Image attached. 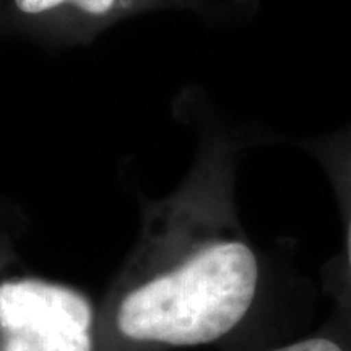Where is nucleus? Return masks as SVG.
Here are the masks:
<instances>
[{"label": "nucleus", "instance_id": "nucleus-3", "mask_svg": "<svg viewBox=\"0 0 351 351\" xmlns=\"http://www.w3.org/2000/svg\"><path fill=\"white\" fill-rule=\"evenodd\" d=\"M7 3L8 15L19 28L60 43L90 41L132 15L178 7L174 0H7Z\"/></svg>", "mask_w": 351, "mask_h": 351}, {"label": "nucleus", "instance_id": "nucleus-5", "mask_svg": "<svg viewBox=\"0 0 351 351\" xmlns=\"http://www.w3.org/2000/svg\"><path fill=\"white\" fill-rule=\"evenodd\" d=\"M261 351H351V314L333 307L322 326Z\"/></svg>", "mask_w": 351, "mask_h": 351}, {"label": "nucleus", "instance_id": "nucleus-1", "mask_svg": "<svg viewBox=\"0 0 351 351\" xmlns=\"http://www.w3.org/2000/svg\"><path fill=\"white\" fill-rule=\"evenodd\" d=\"M238 153L234 140L210 138L184 186L148 208L143 243L114 304L125 345L261 351L296 337L306 322L311 285L241 225Z\"/></svg>", "mask_w": 351, "mask_h": 351}, {"label": "nucleus", "instance_id": "nucleus-2", "mask_svg": "<svg viewBox=\"0 0 351 351\" xmlns=\"http://www.w3.org/2000/svg\"><path fill=\"white\" fill-rule=\"evenodd\" d=\"M0 351H93V307L77 289L38 278L0 283Z\"/></svg>", "mask_w": 351, "mask_h": 351}, {"label": "nucleus", "instance_id": "nucleus-4", "mask_svg": "<svg viewBox=\"0 0 351 351\" xmlns=\"http://www.w3.org/2000/svg\"><path fill=\"white\" fill-rule=\"evenodd\" d=\"M302 147L330 179L343 221V249L322 267L324 291L333 307L351 314V125L326 137L307 140Z\"/></svg>", "mask_w": 351, "mask_h": 351}, {"label": "nucleus", "instance_id": "nucleus-6", "mask_svg": "<svg viewBox=\"0 0 351 351\" xmlns=\"http://www.w3.org/2000/svg\"><path fill=\"white\" fill-rule=\"evenodd\" d=\"M178 7H195L199 5L200 0H174Z\"/></svg>", "mask_w": 351, "mask_h": 351}]
</instances>
